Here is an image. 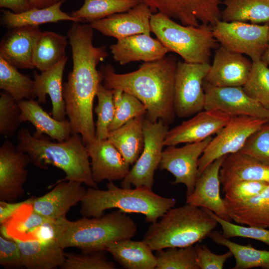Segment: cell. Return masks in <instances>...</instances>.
I'll list each match as a JSON object with an SVG mask.
<instances>
[{"label":"cell","mask_w":269,"mask_h":269,"mask_svg":"<svg viewBox=\"0 0 269 269\" xmlns=\"http://www.w3.org/2000/svg\"><path fill=\"white\" fill-rule=\"evenodd\" d=\"M90 24L73 22L67 36L72 49L73 67L63 83L66 115L72 134L81 135L86 145L95 139L93 103L101 79L97 66L108 56L105 45L95 46Z\"/></svg>","instance_id":"6da1fadb"},{"label":"cell","mask_w":269,"mask_h":269,"mask_svg":"<svg viewBox=\"0 0 269 269\" xmlns=\"http://www.w3.org/2000/svg\"><path fill=\"white\" fill-rule=\"evenodd\" d=\"M172 54L155 61L144 62L136 70L117 73L110 64L101 65L99 71L103 86L120 89L139 100L146 109L147 118L152 122L172 123L175 115L174 88L177 63Z\"/></svg>","instance_id":"7a4b0ae2"},{"label":"cell","mask_w":269,"mask_h":269,"mask_svg":"<svg viewBox=\"0 0 269 269\" xmlns=\"http://www.w3.org/2000/svg\"><path fill=\"white\" fill-rule=\"evenodd\" d=\"M17 148L28 154L30 163L40 169L52 165L61 169L65 177L58 181L73 180L84 183L89 187L98 188L94 181L89 156L82 137L73 134L67 140L57 143L41 135H32L26 128H21L17 134Z\"/></svg>","instance_id":"3957f363"},{"label":"cell","mask_w":269,"mask_h":269,"mask_svg":"<svg viewBox=\"0 0 269 269\" xmlns=\"http://www.w3.org/2000/svg\"><path fill=\"white\" fill-rule=\"evenodd\" d=\"M56 221L58 245L63 249L77 248L83 253L106 251L107 244L131 239L137 232L134 220L119 210L91 219L83 217L71 221L64 216Z\"/></svg>","instance_id":"277c9868"},{"label":"cell","mask_w":269,"mask_h":269,"mask_svg":"<svg viewBox=\"0 0 269 269\" xmlns=\"http://www.w3.org/2000/svg\"><path fill=\"white\" fill-rule=\"evenodd\" d=\"M106 186V190L88 187L80 202V213L83 217H99L106 210L117 208L126 213L141 214L145 222L151 224L176 203L175 198L161 196L145 187L120 188L113 181H109Z\"/></svg>","instance_id":"5b68a950"},{"label":"cell","mask_w":269,"mask_h":269,"mask_svg":"<svg viewBox=\"0 0 269 269\" xmlns=\"http://www.w3.org/2000/svg\"><path fill=\"white\" fill-rule=\"evenodd\" d=\"M218 223L204 208L188 203L168 210L151 223L143 241L153 251L193 246L209 237Z\"/></svg>","instance_id":"8992f818"},{"label":"cell","mask_w":269,"mask_h":269,"mask_svg":"<svg viewBox=\"0 0 269 269\" xmlns=\"http://www.w3.org/2000/svg\"><path fill=\"white\" fill-rule=\"evenodd\" d=\"M150 28L157 39L170 52L191 63H209L212 50L216 48L212 26L180 24L166 15L157 12L150 18Z\"/></svg>","instance_id":"52a82bcc"},{"label":"cell","mask_w":269,"mask_h":269,"mask_svg":"<svg viewBox=\"0 0 269 269\" xmlns=\"http://www.w3.org/2000/svg\"><path fill=\"white\" fill-rule=\"evenodd\" d=\"M143 130L144 144L139 157L127 176L122 180V188L145 187L152 189L155 170L161 161L164 140L168 131V125L162 120L152 122L144 119Z\"/></svg>","instance_id":"ba28073f"},{"label":"cell","mask_w":269,"mask_h":269,"mask_svg":"<svg viewBox=\"0 0 269 269\" xmlns=\"http://www.w3.org/2000/svg\"><path fill=\"white\" fill-rule=\"evenodd\" d=\"M212 27L213 35L220 45L247 55L253 62L262 60L268 45L269 23L259 25L221 19Z\"/></svg>","instance_id":"9c48e42d"},{"label":"cell","mask_w":269,"mask_h":269,"mask_svg":"<svg viewBox=\"0 0 269 269\" xmlns=\"http://www.w3.org/2000/svg\"><path fill=\"white\" fill-rule=\"evenodd\" d=\"M210 67L209 63L177 61L174 81L175 115L186 118L204 109L205 94L203 84Z\"/></svg>","instance_id":"30bf717a"},{"label":"cell","mask_w":269,"mask_h":269,"mask_svg":"<svg viewBox=\"0 0 269 269\" xmlns=\"http://www.w3.org/2000/svg\"><path fill=\"white\" fill-rule=\"evenodd\" d=\"M269 121L249 116L232 117L209 143L198 162V175L216 159L241 150L248 139Z\"/></svg>","instance_id":"8fae6325"},{"label":"cell","mask_w":269,"mask_h":269,"mask_svg":"<svg viewBox=\"0 0 269 269\" xmlns=\"http://www.w3.org/2000/svg\"><path fill=\"white\" fill-rule=\"evenodd\" d=\"M213 137L178 147L170 145L163 150L158 167L166 170L174 177L173 184H183L186 187V197L193 191L198 176V162Z\"/></svg>","instance_id":"7c38bea8"},{"label":"cell","mask_w":269,"mask_h":269,"mask_svg":"<svg viewBox=\"0 0 269 269\" xmlns=\"http://www.w3.org/2000/svg\"><path fill=\"white\" fill-rule=\"evenodd\" d=\"M204 109H215L231 117L249 116L269 121V109L249 96L243 87H217L204 80Z\"/></svg>","instance_id":"4fadbf2b"},{"label":"cell","mask_w":269,"mask_h":269,"mask_svg":"<svg viewBox=\"0 0 269 269\" xmlns=\"http://www.w3.org/2000/svg\"><path fill=\"white\" fill-rule=\"evenodd\" d=\"M152 12H160L184 25L214 22L221 15L222 0H137Z\"/></svg>","instance_id":"5bb4252c"},{"label":"cell","mask_w":269,"mask_h":269,"mask_svg":"<svg viewBox=\"0 0 269 269\" xmlns=\"http://www.w3.org/2000/svg\"><path fill=\"white\" fill-rule=\"evenodd\" d=\"M30 163L27 154L19 150L8 139L0 147V200L13 202L23 196L26 167Z\"/></svg>","instance_id":"9a60e30c"},{"label":"cell","mask_w":269,"mask_h":269,"mask_svg":"<svg viewBox=\"0 0 269 269\" xmlns=\"http://www.w3.org/2000/svg\"><path fill=\"white\" fill-rule=\"evenodd\" d=\"M231 117L219 110L204 109L190 119L168 131L164 145L167 146L202 141L216 134Z\"/></svg>","instance_id":"2e32d148"},{"label":"cell","mask_w":269,"mask_h":269,"mask_svg":"<svg viewBox=\"0 0 269 269\" xmlns=\"http://www.w3.org/2000/svg\"><path fill=\"white\" fill-rule=\"evenodd\" d=\"M253 62L243 54L220 45L204 81L217 87H243L251 73Z\"/></svg>","instance_id":"e0dca14e"},{"label":"cell","mask_w":269,"mask_h":269,"mask_svg":"<svg viewBox=\"0 0 269 269\" xmlns=\"http://www.w3.org/2000/svg\"><path fill=\"white\" fill-rule=\"evenodd\" d=\"M152 14L147 5L139 2L126 12L114 14L90 24L94 29L117 39L138 34L150 35Z\"/></svg>","instance_id":"ac0fdd59"},{"label":"cell","mask_w":269,"mask_h":269,"mask_svg":"<svg viewBox=\"0 0 269 269\" xmlns=\"http://www.w3.org/2000/svg\"><path fill=\"white\" fill-rule=\"evenodd\" d=\"M94 181L99 184L123 180L130 170V164L108 139H96L86 145Z\"/></svg>","instance_id":"d6986e66"},{"label":"cell","mask_w":269,"mask_h":269,"mask_svg":"<svg viewBox=\"0 0 269 269\" xmlns=\"http://www.w3.org/2000/svg\"><path fill=\"white\" fill-rule=\"evenodd\" d=\"M226 156L214 160L198 176L194 190L186 197V203L208 209L219 217L231 222L232 219L220 195V170Z\"/></svg>","instance_id":"ffe728a7"},{"label":"cell","mask_w":269,"mask_h":269,"mask_svg":"<svg viewBox=\"0 0 269 269\" xmlns=\"http://www.w3.org/2000/svg\"><path fill=\"white\" fill-rule=\"evenodd\" d=\"M41 32L39 26L10 28L0 41V56L17 69H33L34 50Z\"/></svg>","instance_id":"44dd1931"},{"label":"cell","mask_w":269,"mask_h":269,"mask_svg":"<svg viewBox=\"0 0 269 269\" xmlns=\"http://www.w3.org/2000/svg\"><path fill=\"white\" fill-rule=\"evenodd\" d=\"M81 184L73 180L57 181L50 192L39 197H31L34 210L49 219L66 216L71 207L80 202L86 194L87 190Z\"/></svg>","instance_id":"7402d4cb"},{"label":"cell","mask_w":269,"mask_h":269,"mask_svg":"<svg viewBox=\"0 0 269 269\" xmlns=\"http://www.w3.org/2000/svg\"><path fill=\"white\" fill-rule=\"evenodd\" d=\"M110 49L113 59L121 65L134 61H155L170 52L157 39L146 34L117 39L116 43L110 46Z\"/></svg>","instance_id":"603a6c76"},{"label":"cell","mask_w":269,"mask_h":269,"mask_svg":"<svg viewBox=\"0 0 269 269\" xmlns=\"http://www.w3.org/2000/svg\"><path fill=\"white\" fill-rule=\"evenodd\" d=\"M67 60L66 56L56 65L41 72L40 74L36 71L33 72L35 98H37L39 103L45 104L47 102L46 95H48L52 105L53 118L58 121L66 120L62 79Z\"/></svg>","instance_id":"cb8c5ba5"},{"label":"cell","mask_w":269,"mask_h":269,"mask_svg":"<svg viewBox=\"0 0 269 269\" xmlns=\"http://www.w3.org/2000/svg\"><path fill=\"white\" fill-rule=\"evenodd\" d=\"M18 102L20 109L19 121L21 123L29 122L36 129L34 135L44 134L58 142L68 139L72 134L69 120L58 121L52 118L32 99L23 100Z\"/></svg>","instance_id":"d4e9b609"},{"label":"cell","mask_w":269,"mask_h":269,"mask_svg":"<svg viewBox=\"0 0 269 269\" xmlns=\"http://www.w3.org/2000/svg\"><path fill=\"white\" fill-rule=\"evenodd\" d=\"M220 178L223 186L242 180L269 183V165L239 151L226 155L220 170Z\"/></svg>","instance_id":"484cf974"},{"label":"cell","mask_w":269,"mask_h":269,"mask_svg":"<svg viewBox=\"0 0 269 269\" xmlns=\"http://www.w3.org/2000/svg\"><path fill=\"white\" fill-rule=\"evenodd\" d=\"M228 214L237 224L269 228V185L260 193L242 202L223 198Z\"/></svg>","instance_id":"4316f807"},{"label":"cell","mask_w":269,"mask_h":269,"mask_svg":"<svg viewBox=\"0 0 269 269\" xmlns=\"http://www.w3.org/2000/svg\"><path fill=\"white\" fill-rule=\"evenodd\" d=\"M21 255V265L28 269H55L65 260L64 249L57 241L41 243L37 241H22L13 239Z\"/></svg>","instance_id":"83f0119b"},{"label":"cell","mask_w":269,"mask_h":269,"mask_svg":"<svg viewBox=\"0 0 269 269\" xmlns=\"http://www.w3.org/2000/svg\"><path fill=\"white\" fill-rule=\"evenodd\" d=\"M105 250L115 260L126 269H154L156 258L153 250L144 241L127 239L110 242Z\"/></svg>","instance_id":"f1b7e54d"},{"label":"cell","mask_w":269,"mask_h":269,"mask_svg":"<svg viewBox=\"0 0 269 269\" xmlns=\"http://www.w3.org/2000/svg\"><path fill=\"white\" fill-rule=\"evenodd\" d=\"M144 119V116L135 117L109 132L107 139L131 165L136 162L143 150Z\"/></svg>","instance_id":"f546056e"},{"label":"cell","mask_w":269,"mask_h":269,"mask_svg":"<svg viewBox=\"0 0 269 269\" xmlns=\"http://www.w3.org/2000/svg\"><path fill=\"white\" fill-rule=\"evenodd\" d=\"M64 0L47 7L32 8L24 12L15 13L9 10H2L0 22L3 26L12 28L24 26H39L46 23L62 20L83 22L78 18L63 11L61 6Z\"/></svg>","instance_id":"4dcf8cb0"},{"label":"cell","mask_w":269,"mask_h":269,"mask_svg":"<svg viewBox=\"0 0 269 269\" xmlns=\"http://www.w3.org/2000/svg\"><path fill=\"white\" fill-rule=\"evenodd\" d=\"M48 220L34 210L30 198L1 225V233L2 235H6L5 238L30 241L32 231Z\"/></svg>","instance_id":"1f68e13d"},{"label":"cell","mask_w":269,"mask_h":269,"mask_svg":"<svg viewBox=\"0 0 269 269\" xmlns=\"http://www.w3.org/2000/svg\"><path fill=\"white\" fill-rule=\"evenodd\" d=\"M222 3L223 21L269 23V0H223Z\"/></svg>","instance_id":"d6a6232c"},{"label":"cell","mask_w":269,"mask_h":269,"mask_svg":"<svg viewBox=\"0 0 269 269\" xmlns=\"http://www.w3.org/2000/svg\"><path fill=\"white\" fill-rule=\"evenodd\" d=\"M68 37L53 31H42L33 55L35 68L40 72L48 70L66 56Z\"/></svg>","instance_id":"836d02e7"},{"label":"cell","mask_w":269,"mask_h":269,"mask_svg":"<svg viewBox=\"0 0 269 269\" xmlns=\"http://www.w3.org/2000/svg\"><path fill=\"white\" fill-rule=\"evenodd\" d=\"M215 243L227 248L234 257V269L261 268L269 269V251L257 249L251 244L243 245L225 238L222 233L213 231L209 236Z\"/></svg>","instance_id":"e575fe53"},{"label":"cell","mask_w":269,"mask_h":269,"mask_svg":"<svg viewBox=\"0 0 269 269\" xmlns=\"http://www.w3.org/2000/svg\"><path fill=\"white\" fill-rule=\"evenodd\" d=\"M0 88L16 101L35 98L34 82L0 56Z\"/></svg>","instance_id":"d590c367"},{"label":"cell","mask_w":269,"mask_h":269,"mask_svg":"<svg viewBox=\"0 0 269 269\" xmlns=\"http://www.w3.org/2000/svg\"><path fill=\"white\" fill-rule=\"evenodd\" d=\"M139 2L137 0H84L82 6L70 14L83 22L90 23L114 14L126 12Z\"/></svg>","instance_id":"8d00e7d4"},{"label":"cell","mask_w":269,"mask_h":269,"mask_svg":"<svg viewBox=\"0 0 269 269\" xmlns=\"http://www.w3.org/2000/svg\"><path fill=\"white\" fill-rule=\"evenodd\" d=\"M156 251V269H199L195 246Z\"/></svg>","instance_id":"74e56055"},{"label":"cell","mask_w":269,"mask_h":269,"mask_svg":"<svg viewBox=\"0 0 269 269\" xmlns=\"http://www.w3.org/2000/svg\"><path fill=\"white\" fill-rule=\"evenodd\" d=\"M246 93L269 109V67L262 60L253 62L249 77L243 86Z\"/></svg>","instance_id":"f35d334b"},{"label":"cell","mask_w":269,"mask_h":269,"mask_svg":"<svg viewBox=\"0 0 269 269\" xmlns=\"http://www.w3.org/2000/svg\"><path fill=\"white\" fill-rule=\"evenodd\" d=\"M113 96V90L105 88L102 82L100 83L96 93L98 104L94 109L97 116L96 139L108 138L109 132L108 128L114 119L116 110Z\"/></svg>","instance_id":"ab89813d"},{"label":"cell","mask_w":269,"mask_h":269,"mask_svg":"<svg viewBox=\"0 0 269 269\" xmlns=\"http://www.w3.org/2000/svg\"><path fill=\"white\" fill-rule=\"evenodd\" d=\"M105 250L83 254L66 253L62 269H115L116 265L108 260Z\"/></svg>","instance_id":"60d3db41"},{"label":"cell","mask_w":269,"mask_h":269,"mask_svg":"<svg viewBox=\"0 0 269 269\" xmlns=\"http://www.w3.org/2000/svg\"><path fill=\"white\" fill-rule=\"evenodd\" d=\"M205 209L220 225L222 233L225 238L230 239L234 237H242L254 239L266 244L269 247V230L267 228L234 224L219 217L212 211Z\"/></svg>","instance_id":"b9f144b4"},{"label":"cell","mask_w":269,"mask_h":269,"mask_svg":"<svg viewBox=\"0 0 269 269\" xmlns=\"http://www.w3.org/2000/svg\"><path fill=\"white\" fill-rule=\"evenodd\" d=\"M20 109L18 102L5 92L0 96V134L12 137L21 124L19 121Z\"/></svg>","instance_id":"7bdbcfd3"},{"label":"cell","mask_w":269,"mask_h":269,"mask_svg":"<svg viewBox=\"0 0 269 269\" xmlns=\"http://www.w3.org/2000/svg\"><path fill=\"white\" fill-rule=\"evenodd\" d=\"M240 151L269 165V122L250 136Z\"/></svg>","instance_id":"ee69618b"},{"label":"cell","mask_w":269,"mask_h":269,"mask_svg":"<svg viewBox=\"0 0 269 269\" xmlns=\"http://www.w3.org/2000/svg\"><path fill=\"white\" fill-rule=\"evenodd\" d=\"M146 109L137 98L124 92L121 105L115 110L114 119L110 124L109 132L115 130L131 120L146 114Z\"/></svg>","instance_id":"f6af8a7d"},{"label":"cell","mask_w":269,"mask_h":269,"mask_svg":"<svg viewBox=\"0 0 269 269\" xmlns=\"http://www.w3.org/2000/svg\"><path fill=\"white\" fill-rule=\"evenodd\" d=\"M269 183L261 181L242 180L223 186L224 199L234 202L247 200L260 193Z\"/></svg>","instance_id":"bcb514c9"},{"label":"cell","mask_w":269,"mask_h":269,"mask_svg":"<svg viewBox=\"0 0 269 269\" xmlns=\"http://www.w3.org/2000/svg\"><path fill=\"white\" fill-rule=\"evenodd\" d=\"M195 247L199 269H222L226 261L233 256L229 251L221 255L215 254L205 245L197 244Z\"/></svg>","instance_id":"7dc6e473"},{"label":"cell","mask_w":269,"mask_h":269,"mask_svg":"<svg viewBox=\"0 0 269 269\" xmlns=\"http://www.w3.org/2000/svg\"><path fill=\"white\" fill-rule=\"evenodd\" d=\"M0 264L4 268L22 267L20 250L13 240L0 236Z\"/></svg>","instance_id":"c3c4849f"},{"label":"cell","mask_w":269,"mask_h":269,"mask_svg":"<svg viewBox=\"0 0 269 269\" xmlns=\"http://www.w3.org/2000/svg\"><path fill=\"white\" fill-rule=\"evenodd\" d=\"M58 233L56 219H50L32 231L30 234V241H37L45 243L57 241Z\"/></svg>","instance_id":"681fc988"},{"label":"cell","mask_w":269,"mask_h":269,"mask_svg":"<svg viewBox=\"0 0 269 269\" xmlns=\"http://www.w3.org/2000/svg\"><path fill=\"white\" fill-rule=\"evenodd\" d=\"M0 7L19 13L32 8L28 0H0Z\"/></svg>","instance_id":"f907efd6"},{"label":"cell","mask_w":269,"mask_h":269,"mask_svg":"<svg viewBox=\"0 0 269 269\" xmlns=\"http://www.w3.org/2000/svg\"><path fill=\"white\" fill-rule=\"evenodd\" d=\"M23 201L12 203L4 201H0V223H4L13 213L23 204Z\"/></svg>","instance_id":"816d5d0a"},{"label":"cell","mask_w":269,"mask_h":269,"mask_svg":"<svg viewBox=\"0 0 269 269\" xmlns=\"http://www.w3.org/2000/svg\"><path fill=\"white\" fill-rule=\"evenodd\" d=\"M63 0H28L32 8H42L52 6Z\"/></svg>","instance_id":"f5cc1de1"},{"label":"cell","mask_w":269,"mask_h":269,"mask_svg":"<svg viewBox=\"0 0 269 269\" xmlns=\"http://www.w3.org/2000/svg\"><path fill=\"white\" fill-rule=\"evenodd\" d=\"M124 92L120 89H114L113 99L115 109L118 108L123 101Z\"/></svg>","instance_id":"db71d44e"},{"label":"cell","mask_w":269,"mask_h":269,"mask_svg":"<svg viewBox=\"0 0 269 269\" xmlns=\"http://www.w3.org/2000/svg\"><path fill=\"white\" fill-rule=\"evenodd\" d=\"M262 60L269 66V32H268V47L263 55Z\"/></svg>","instance_id":"11a10c76"}]
</instances>
